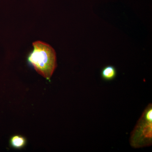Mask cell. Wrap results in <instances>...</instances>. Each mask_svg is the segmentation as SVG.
Segmentation results:
<instances>
[{
  "mask_svg": "<svg viewBox=\"0 0 152 152\" xmlns=\"http://www.w3.org/2000/svg\"><path fill=\"white\" fill-rule=\"evenodd\" d=\"M27 143V139L21 135H14L10 140L11 147L15 149H21L24 148Z\"/></svg>",
  "mask_w": 152,
  "mask_h": 152,
  "instance_id": "3957f363",
  "label": "cell"
},
{
  "mask_svg": "<svg viewBox=\"0 0 152 152\" xmlns=\"http://www.w3.org/2000/svg\"><path fill=\"white\" fill-rule=\"evenodd\" d=\"M152 144V122L140 117L132 132L130 144L134 148L149 147Z\"/></svg>",
  "mask_w": 152,
  "mask_h": 152,
  "instance_id": "7a4b0ae2",
  "label": "cell"
},
{
  "mask_svg": "<svg viewBox=\"0 0 152 152\" xmlns=\"http://www.w3.org/2000/svg\"><path fill=\"white\" fill-rule=\"evenodd\" d=\"M148 121L152 122V104H149L145 109L141 116Z\"/></svg>",
  "mask_w": 152,
  "mask_h": 152,
  "instance_id": "5b68a950",
  "label": "cell"
},
{
  "mask_svg": "<svg viewBox=\"0 0 152 152\" xmlns=\"http://www.w3.org/2000/svg\"><path fill=\"white\" fill-rule=\"evenodd\" d=\"M101 77L104 80L110 81L116 77L117 71L114 66H106L101 71Z\"/></svg>",
  "mask_w": 152,
  "mask_h": 152,
  "instance_id": "277c9868",
  "label": "cell"
},
{
  "mask_svg": "<svg viewBox=\"0 0 152 152\" xmlns=\"http://www.w3.org/2000/svg\"><path fill=\"white\" fill-rule=\"evenodd\" d=\"M28 57V61L38 74L50 80L56 68V54L54 49L48 44L36 41Z\"/></svg>",
  "mask_w": 152,
  "mask_h": 152,
  "instance_id": "6da1fadb",
  "label": "cell"
}]
</instances>
